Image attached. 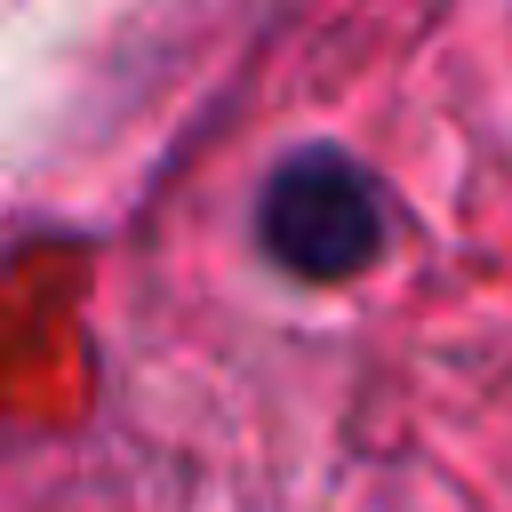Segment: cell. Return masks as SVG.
Wrapping results in <instances>:
<instances>
[{
	"label": "cell",
	"mask_w": 512,
	"mask_h": 512,
	"mask_svg": "<svg viewBox=\"0 0 512 512\" xmlns=\"http://www.w3.org/2000/svg\"><path fill=\"white\" fill-rule=\"evenodd\" d=\"M384 240V208L376 184L344 160V152H296L272 184H264V248L304 272V280H344L376 256Z\"/></svg>",
	"instance_id": "obj_1"
}]
</instances>
